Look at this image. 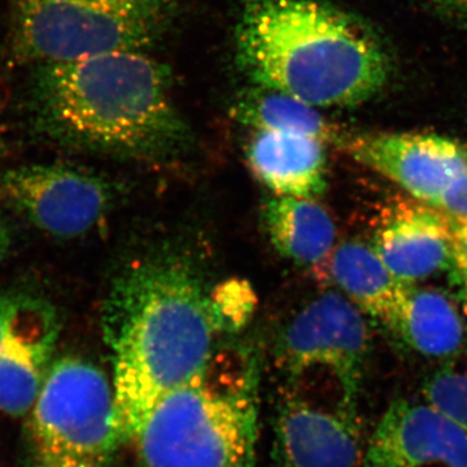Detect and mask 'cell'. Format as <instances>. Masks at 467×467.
<instances>
[{
  "label": "cell",
  "instance_id": "25",
  "mask_svg": "<svg viewBox=\"0 0 467 467\" xmlns=\"http://www.w3.org/2000/svg\"><path fill=\"white\" fill-rule=\"evenodd\" d=\"M11 245V234L5 221L0 220V263L5 259Z\"/></svg>",
  "mask_w": 467,
  "mask_h": 467
},
{
  "label": "cell",
  "instance_id": "7",
  "mask_svg": "<svg viewBox=\"0 0 467 467\" xmlns=\"http://www.w3.org/2000/svg\"><path fill=\"white\" fill-rule=\"evenodd\" d=\"M0 204L58 239L90 233L112 204L109 184L67 164H33L0 171Z\"/></svg>",
  "mask_w": 467,
  "mask_h": 467
},
{
  "label": "cell",
  "instance_id": "26",
  "mask_svg": "<svg viewBox=\"0 0 467 467\" xmlns=\"http://www.w3.org/2000/svg\"><path fill=\"white\" fill-rule=\"evenodd\" d=\"M3 150H5V142H3V135H0V156H2Z\"/></svg>",
  "mask_w": 467,
  "mask_h": 467
},
{
  "label": "cell",
  "instance_id": "2",
  "mask_svg": "<svg viewBox=\"0 0 467 467\" xmlns=\"http://www.w3.org/2000/svg\"><path fill=\"white\" fill-rule=\"evenodd\" d=\"M234 43L252 85L316 109L361 106L395 78V55L382 34L319 0H244Z\"/></svg>",
  "mask_w": 467,
  "mask_h": 467
},
{
  "label": "cell",
  "instance_id": "11",
  "mask_svg": "<svg viewBox=\"0 0 467 467\" xmlns=\"http://www.w3.org/2000/svg\"><path fill=\"white\" fill-rule=\"evenodd\" d=\"M358 405L340 398L335 404L287 396L275 420V459L278 467H362Z\"/></svg>",
  "mask_w": 467,
  "mask_h": 467
},
{
  "label": "cell",
  "instance_id": "3",
  "mask_svg": "<svg viewBox=\"0 0 467 467\" xmlns=\"http://www.w3.org/2000/svg\"><path fill=\"white\" fill-rule=\"evenodd\" d=\"M26 104L36 130L75 149L159 158L192 140L167 67L146 51L32 66Z\"/></svg>",
  "mask_w": 467,
  "mask_h": 467
},
{
  "label": "cell",
  "instance_id": "6",
  "mask_svg": "<svg viewBox=\"0 0 467 467\" xmlns=\"http://www.w3.org/2000/svg\"><path fill=\"white\" fill-rule=\"evenodd\" d=\"M26 416L23 467L112 466L121 445L115 393L88 359H54Z\"/></svg>",
  "mask_w": 467,
  "mask_h": 467
},
{
  "label": "cell",
  "instance_id": "22",
  "mask_svg": "<svg viewBox=\"0 0 467 467\" xmlns=\"http://www.w3.org/2000/svg\"><path fill=\"white\" fill-rule=\"evenodd\" d=\"M434 208L447 216L467 220V171L442 192Z\"/></svg>",
  "mask_w": 467,
  "mask_h": 467
},
{
  "label": "cell",
  "instance_id": "20",
  "mask_svg": "<svg viewBox=\"0 0 467 467\" xmlns=\"http://www.w3.org/2000/svg\"><path fill=\"white\" fill-rule=\"evenodd\" d=\"M256 297L244 281H229L211 292L212 313L218 331H236L250 319Z\"/></svg>",
  "mask_w": 467,
  "mask_h": 467
},
{
  "label": "cell",
  "instance_id": "8",
  "mask_svg": "<svg viewBox=\"0 0 467 467\" xmlns=\"http://www.w3.org/2000/svg\"><path fill=\"white\" fill-rule=\"evenodd\" d=\"M368 355L361 309L344 295L325 292L309 303L282 335V368L292 379L313 368L333 374L347 400L358 405Z\"/></svg>",
  "mask_w": 467,
  "mask_h": 467
},
{
  "label": "cell",
  "instance_id": "1",
  "mask_svg": "<svg viewBox=\"0 0 467 467\" xmlns=\"http://www.w3.org/2000/svg\"><path fill=\"white\" fill-rule=\"evenodd\" d=\"M119 441L133 442L168 393L207 370L218 328L198 267L161 254L126 267L104 300Z\"/></svg>",
  "mask_w": 467,
  "mask_h": 467
},
{
  "label": "cell",
  "instance_id": "14",
  "mask_svg": "<svg viewBox=\"0 0 467 467\" xmlns=\"http://www.w3.org/2000/svg\"><path fill=\"white\" fill-rule=\"evenodd\" d=\"M245 155L252 173L275 195L316 201L327 187L326 144L315 138L254 130Z\"/></svg>",
  "mask_w": 467,
  "mask_h": 467
},
{
  "label": "cell",
  "instance_id": "19",
  "mask_svg": "<svg viewBox=\"0 0 467 467\" xmlns=\"http://www.w3.org/2000/svg\"><path fill=\"white\" fill-rule=\"evenodd\" d=\"M425 402L467 434V352L447 358L422 386Z\"/></svg>",
  "mask_w": 467,
  "mask_h": 467
},
{
  "label": "cell",
  "instance_id": "4",
  "mask_svg": "<svg viewBox=\"0 0 467 467\" xmlns=\"http://www.w3.org/2000/svg\"><path fill=\"white\" fill-rule=\"evenodd\" d=\"M257 370L250 359L207 370L161 399L133 444L140 467H254Z\"/></svg>",
  "mask_w": 467,
  "mask_h": 467
},
{
  "label": "cell",
  "instance_id": "9",
  "mask_svg": "<svg viewBox=\"0 0 467 467\" xmlns=\"http://www.w3.org/2000/svg\"><path fill=\"white\" fill-rule=\"evenodd\" d=\"M337 146L432 208L453 181L467 171V144L447 135L343 131Z\"/></svg>",
  "mask_w": 467,
  "mask_h": 467
},
{
  "label": "cell",
  "instance_id": "24",
  "mask_svg": "<svg viewBox=\"0 0 467 467\" xmlns=\"http://www.w3.org/2000/svg\"><path fill=\"white\" fill-rule=\"evenodd\" d=\"M451 267L456 272L457 278L467 295V257L456 248H454L453 266Z\"/></svg>",
  "mask_w": 467,
  "mask_h": 467
},
{
  "label": "cell",
  "instance_id": "16",
  "mask_svg": "<svg viewBox=\"0 0 467 467\" xmlns=\"http://www.w3.org/2000/svg\"><path fill=\"white\" fill-rule=\"evenodd\" d=\"M264 220L275 250L299 265H322L334 251L333 218L313 199L275 195L266 202Z\"/></svg>",
  "mask_w": 467,
  "mask_h": 467
},
{
  "label": "cell",
  "instance_id": "18",
  "mask_svg": "<svg viewBox=\"0 0 467 467\" xmlns=\"http://www.w3.org/2000/svg\"><path fill=\"white\" fill-rule=\"evenodd\" d=\"M230 115L254 130L306 135L335 146L343 134L316 107L264 86L252 85L239 92Z\"/></svg>",
  "mask_w": 467,
  "mask_h": 467
},
{
  "label": "cell",
  "instance_id": "17",
  "mask_svg": "<svg viewBox=\"0 0 467 467\" xmlns=\"http://www.w3.org/2000/svg\"><path fill=\"white\" fill-rule=\"evenodd\" d=\"M392 331L420 355L450 358L462 350L465 327L444 294L408 285Z\"/></svg>",
  "mask_w": 467,
  "mask_h": 467
},
{
  "label": "cell",
  "instance_id": "15",
  "mask_svg": "<svg viewBox=\"0 0 467 467\" xmlns=\"http://www.w3.org/2000/svg\"><path fill=\"white\" fill-rule=\"evenodd\" d=\"M326 272L356 306L391 327L408 284L387 269L371 245L340 243L328 257Z\"/></svg>",
  "mask_w": 467,
  "mask_h": 467
},
{
  "label": "cell",
  "instance_id": "12",
  "mask_svg": "<svg viewBox=\"0 0 467 467\" xmlns=\"http://www.w3.org/2000/svg\"><path fill=\"white\" fill-rule=\"evenodd\" d=\"M362 467H467V434L427 402L401 399L368 438Z\"/></svg>",
  "mask_w": 467,
  "mask_h": 467
},
{
  "label": "cell",
  "instance_id": "10",
  "mask_svg": "<svg viewBox=\"0 0 467 467\" xmlns=\"http://www.w3.org/2000/svg\"><path fill=\"white\" fill-rule=\"evenodd\" d=\"M61 321L50 301L0 292V410L23 417L54 362Z\"/></svg>",
  "mask_w": 467,
  "mask_h": 467
},
{
  "label": "cell",
  "instance_id": "23",
  "mask_svg": "<svg viewBox=\"0 0 467 467\" xmlns=\"http://www.w3.org/2000/svg\"><path fill=\"white\" fill-rule=\"evenodd\" d=\"M447 217L451 227V238H453L454 248L467 257V220Z\"/></svg>",
  "mask_w": 467,
  "mask_h": 467
},
{
  "label": "cell",
  "instance_id": "27",
  "mask_svg": "<svg viewBox=\"0 0 467 467\" xmlns=\"http://www.w3.org/2000/svg\"><path fill=\"white\" fill-rule=\"evenodd\" d=\"M0 135H2V130H0Z\"/></svg>",
  "mask_w": 467,
  "mask_h": 467
},
{
  "label": "cell",
  "instance_id": "13",
  "mask_svg": "<svg viewBox=\"0 0 467 467\" xmlns=\"http://www.w3.org/2000/svg\"><path fill=\"white\" fill-rule=\"evenodd\" d=\"M371 247L402 284L411 285L453 266L448 217L426 204L389 214L377 230Z\"/></svg>",
  "mask_w": 467,
  "mask_h": 467
},
{
  "label": "cell",
  "instance_id": "5",
  "mask_svg": "<svg viewBox=\"0 0 467 467\" xmlns=\"http://www.w3.org/2000/svg\"><path fill=\"white\" fill-rule=\"evenodd\" d=\"M175 11V0H9L12 52L32 67L146 51Z\"/></svg>",
  "mask_w": 467,
  "mask_h": 467
},
{
  "label": "cell",
  "instance_id": "21",
  "mask_svg": "<svg viewBox=\"0 0 467 467\" xmlns=\"http://www.w3.org/2000/svg\"><path fill=\"white\" fill-rule=\"evenodd\" d=\"M420 8L448 26L467 32V0H414Z\"/></svg>",
  "mask_w": 467,
  "mask_h": 467
}]
</instances>
